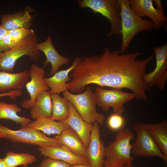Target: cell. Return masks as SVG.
<instances>
[{
  "instance_id": "obj_1",
  "label": "cell",
  "mask_w": 167,
  "mask_h": 167,
  "mask_svg": "<svg viewBox=\"0 0 167 167\" xmlns=\"http://www.w3.org/2000/svg\"><path fill=\"white\" fill-rule=\"evenodd\" d=\"M140 52L121 54L106 48L101 54L85 57L72 70L68 83L71 92L80 93L87 85L93 84L102 87L131 90L137 101H147L146 92L149 88L143 76L154 54L139 60Z\"/></svg>"
},
{
  "instance_id": "obj_2",
  "label": "cell",
  "mask_w": 167,
  "mask_h": 167,
  "mask_svg": "<svg viewBox=\"0 0 167 167\" xmlns=\"http://www.w3.org/2000/svg\"><path fill=\"white\" fill-rule=\"evenodd\" d=\"M121 8V35L122 43L120 52L124 53L127 50L132 39L138 33L149 31L153 28L150 19H143L131 8L129 0H118Z\"/></svg>"
},
{
  "instance_id": "obj_3",
  "label": "cell",
  "mask_w": 167,
  "mask_h": 167,
  "mask_svg": "<svg viewBox=\"0 0 167 167\" xmlns=\"http://www.w3.org/2000/svg\"><path fill=\"white\" fill-rule=\"evenodd\" d=\"M135 137L134 134L128 128L119 131L114 140L105 147L104 167H115L132 163L135 157L131 155V142Z\"/></svg>"
},
{
  "instance_id": "obj_4",
  "label": "cell",
  "mask_w": 167,
  "mask_h": 167,
  "mask_svg": "<svg viewBox=\"0 0 167 167\" xmlns=\"http://www.w3.org/2000/svg\"><path fill=\"white\" fill-rule=\"evenodd\" d=\"M63 94V97L73 105L85 122L93 124L96 122L99 125L103 124L105 116L97 111L95 94L90 87H88L81 93L74 94L67 90Z\"/></svg>"
},
{
  "instance_id": "obj_5",
  "label": "cell",
  "mask_w": 167,
  "mask_h": 167,
  "mask_svg": "<svg viewBox=\"0 0 167 167\" xmlns=\"http://www.w3.org/2000/svg\"><path fill=\"white\" fill-rule=\"evenodd\" d=\"M81 9L88 8L94 14L99 13L108 19L111 24V29L108 35H121V8L118 0H78Z\"/></svg>"
},
{
  "instance_id": "obj_6",
  "label": "cell",
  "mask_w": 167,
  "mask_h": 167,
  "mask_svg": "<svg viewBox=\"0 0 167 167\" xmlns=\"http://www.w3.org/2000/svg\"><path fill=\"white\" fill-rule=\"evenodd\" d=\"M38 43L35 34L26 38L14 48L0 52V71L12 72L17 60L24 56H29L33 62H37L40 57V51L36 47Z\"/></svg>"
},
{
  "instance_id": "obj_7",
  "label": "cell",
  "mask_w": 167,
  "mask_h": 167,
  "mask_svg": "<svg viewBox=\"0 0 167 167\" xmlns=\"http://www.w3.org/2000/svg\"><path fill=\"white\" fill-rule=\"evenodd\" d=\"M0 130L5 138L13 143H20L39 146L60 147L62 144L55 139L49 137L42 131L27 127H21L18 130H11L0 125Z\"/></svg>"
},
{
  "instance_id": "obj_8",
  "label": "cell",
  "mask_w": 167,
  "mask_h": 167,
  "mask_svg": "<svg viewBox=\"0 0 167 167\" xmlns=\"http://www.w3.org/2000/svg\"><path fill=\"white\" fill-rule=\"evenodd\" d=\"M94 93L98 106L104 111H108L112 107L114 113L120 115L125 111L123 105L135 97L133 93L124 92L116 88L107 89L97 87Z\"/></svg>"
},
{
  "instance_id": "obj_9",
  "label": "cell",
  "mask_w": 167,
  "mask_h": 167,
  "mask_svg": "<svg viewBox=\"0 0 167 167\" xmlns=\"http://www.w3.org/2000/svg\"><path fill=\"white\" fill-rule=\"evenodd\" d=\"M137 134L135 142L131 144V152L135 156L159 157L167 163V158L162 153L150 135L145 124L139 122L133 126Z\"/></svg>"
},
{
  "instance_id": "obj_10",
  "label": "cell",
  "mask_w": 167,
  "mask_h": 167,
  "mask_svg": "<svg viewBox=\"0 0 167 167\" xmlns=\"http://www.w3.org/2000/svg\"><path fill=\"white\" fill-rule=\"evenodd\" d=\"M155 54L156 66L152 71L145 73L143 80L149 87L156 85L164 90L167 79V43L163 45L155 46L153 49Z\"/></svg>"
},
{
  "instance_id": "obj_11",
  "label": "cell",
  "mask_w": 167,
  "mask_h": 167,
  "mask_svg": "<svg viewBox=\"0 0 167 167\" xmlns=\"http://www.w3.org/2000/svg\"><path fill=\"white\" fill-rule=\"evenodd\" d=\"M45 69L35 64H32L29 71L30 81L27 82L25 87L30 96V99L23 102L22 106L26 109L31 108L35 103L38 95L44 91H49L50 88L45 83L44 76Z\"/></svg>"
},
{
  "instance_id": "obj_12",
  "label": "cell",
  "mask_w": 167,
  "mask_h": 167,
  "mask_svg": "<svg viewBox=\"0 0 167 167\" xmlns=\"http://www.w3.org/2000/svg\"><path fill=\"white\" fill-rule=\"evenodd\" d=\"M131 6L139 16L148 17L153 23V28L160 30L166 28L167 17L153 5L152 0H129Z\"/></svg>"
},
{
  "instance_id": "obj_13",
  "label": "cell",
  "mask_w": 167,
  "mask_h": 167,
  "mask_svg": "<svg viewBox=\"0 0 167 167\" xmlns=\"http://www.w3.org/2000/svg\"><path fill=\"white\" fill-rule=\"evenodd\" d=\"M105 148L104 141L101 138L99 124L95 123L93 124L90 141L87 149L91 167H104Z\"/></svg>"
},
{
  "instance_id": "obj_14",
  "label": "cell",
  "mask_w": 167,
  "mask_h": 167,
  "mask_svg": "<svg viewBox=\"0 0 167 167\" xmlns=\"http://www.w3.org/2000/svg\"><path fill=\"white\" fill-rule=\"evenodd\" d=\"M38 150L45 157L61 161L70 165L89 164L87 158L75 154L64 145L60 147L39 146Z\"/></svg>"
},
{
  "instance_id": "obj_15",
  "label": "cell",
  "mask_w": 167,
  "mask_h": 167,
  "mask_svg": "<svg viewBox=\"0 0 167 167\" xmlns=\"http://www.w3.org/2000/svg\"><path fill=\"white\" fill-rule=\"evenodd\" d=\"M36 47L45 55L46 59L43 64L44 67L47 66L49 63L51 64L49 75L51 76L58 71L60 67L70 62L69 58L61 55L58 52L52 43L51 37L50 35L44 41L38 42Z\"/></svg>"
},
{
  "instance_id": "obj_16",
  "label": "cell",
  "mask_w": 167,
  "mask_h": 167,
  "mask_svg": "<svg viewBox=\"0 0 167 167\" xmlns=\"http://www.w3.org/2000/svg\"><path fill=\"white\" fill-rule=\"evenodd\" d=\"M69 116L62 122L68 124L78 135L87 149L91 140L93 124L85 122L78 113L73 105L68 101Z\"/></svg>"
},
{
  "instance_id": "obj_17",
  "label": "cell",
  "mask_w": 167,
  "mask_h": 167,
  "mask_svg": "<svg viewBox=\"0 0 167 167\" xmlns=\"http://www.w3.org/2000/svg\"><path fill=\"white\" fill-rule=\"evenodd\" d=\"M80 57L76 56L72 65L67 69L58 71L49 78H44L45 82L50 88L48 91L50 94H58L68 90V82L71 79L69 76V73L74 69L81 60Z\"/></svg>"
},
{
  "instance_id": "obj_18",
  "label": "cell",
  "mask_w": 167,
  "mask_h": 167,
  "mask_svg": "<svg viewBox=\"0 0 167 167\" xmlns=\"http://www.w3.org/2000/svg\"><path fill=\"white\" fill-rule=\"evenodd\" d=\"M29 71L12 73L0 71V92L21 90L29 78Z\"/></svg>"
},
{
  "instance_id": "obj_19",
  "label": "cell",
  "mask_w": 167,
  "mask_h": 167,
  "mask_svg": "<svg viewBox=\"0 0 167 167\" xmlns=\"http://www.w3.org/2000/svg\"><path fill=\"white\" fill-rule=\"evenodd\" d=\"M29 8L13 14L2 15L1 18V24L8 31L20 28H29L33 17L30 14L31 9Z\"/></svg>"
},
{
  "instance_id": "obj_20",
  "label": "cell",
  "mask_w": 167,
  "mask_h": 167,
  "mask_svg": "<svg viewBox=\"0 0 167 167\" xmlns=\"http://www.w3.org/2000/svg\"><path fill=\"white\" fill-rule=\"evenodd\" d=\"M54 138L75 154L88 158L87 149L80 137L71 127L64 130Z\"/></svg>"
},
{
  "instance_id": "obj_21",
  "label": "cell",
  "mask_w": 167,
  "mask_h": 167,
  "mask_svg": "<svg viewBox=\"0 0 167 167\" xmlns=\"http://www.w3.org/2000/svg\"><path fill=\"white\" fill-rule=\"evenodd\" d=\"M26 126L40 131L48 135H59L63 131L70 127L64 122H57L50 118H43L31 121Z\"/></svg>"
},
{
  "instance_id": "obj_22",
  "label": "cell",
  "mask_w": 167,
  "mask_h": 167,
  "mask_svg": "<svg viewBox=\"0 0 167 167\" xmlns=\"http://www.w3.org/2000/svg\"><path fill=\"white\" fill-rule=\"evenodd\" d=\"M147 130L162 153L167 158V121L145 123Z\"/></svg>"
},
{
  "instance_id": "obj_23",
  "label": "cell",
  "mask_w": 167,
  "mask_h": 167,
  "mask_svg": "<svg viewBox=\"0 0 167 167\" xmlns=\"http://www.w3.org/2000/svg\"><path fill=\"white\" fill-rule=\"evenodd\" d=\"M31 108V116L32 118H50L52 105L50 94L48 91H44L40 93Z\"/></svg>"
},
{
  "instance_id": "obj_24",
  "label": "cell",
  "mask_w": 167,
  "mask_h": 167,
  "mask_svg": "<svg viewBox=\"0 0 167 167\" xmlns=\"http://www.w3.org/2000/svg\"><path fill=\"white\" fill-rule=\"evenodd\" d=\"M22 109L16 104L0 101V119H10L19 124L21 127L26 126L31 121L28 118L21 117L17 113Z\"/></svg>"
},
{
  "instance_id": "obj_25",
  "label": "cell",
  "mask_w": 167,
  "mask_h": 167,
  "mask_svg": "<svg viewBox=\"0 0 167 167\" xmlns=\"http://www.w3.org/2000/svg\"><path fill=\"white\" fill-rule=\"evenodd\" d=\"M52 101V115L50 118L53 120L62 122L68 119L70 111L68 101L57 93L50 94Z\"/></svg>"
},
{
  "instance_id": "obj_26",
  "label": "cell",
  "mask_w": 167,
  "mask_h": 167,
  "mask_svg": "<svg viewBox=\"0 0 167 167\" xmlns=\"http://www.w3.org/2000/svg\"><path fill=\"white\" fill-rule=\"evenodd\" d=\"M4 158L8 167H15L18 166H27L36 161V157L29 153H17L8 152Z\"/></svg>"
},
{
  "instance_id": "obj_27",
  "label": "cell",
  "mask_w": 167,
  "mask_h": 167,
  "mask_svg": "<svg viewBox=\"0 0 167 167\" xmlns=\"http://www.w3.org/2000/svg\"><path fill=\"white\" fill-rule=\"evenodd\" d=\"M11 36L15 39L22 41L28 36L35 34L33 30L30 28H20L8 31Z\"/></svg>"
},
{
  "instance_id": "obj_28",
  "label": "cell",
  "mask_w": 167,
  "mask_h": 167,
  "mask_svg": "<svg viewBox=\"0 0 167 167\" xmlns=\"http://www.w3.org/2000/svg\"><path fill=\"white\" fill-rule=\"evenodd\" d=\"M124 120L122 115L113 113L109 117L108 124L109 127L113 130H117L123 126Z\"/></svg>"
},
{
  "instance_id": "obj_29",
  "label": "cell",
  "mask_w": 167,
  "mask_h": 167,
  "mask_svg": "<svg viewBox=\"0 0 167 167\" xmlns=\"http://www.w3.org/2000/svg\"><path fill=\"white\" fill-rule=\"evenodd\" d=\"M70 165L63 161L48 157L44 159L38 167H70Z\"/></svg>"
},
{
  "instance_id": "obj_30",
  "label": "cell",
  "mask_w": 167,
  "mask_h": 167,
  "mask_svg": "<svg viewBox=\"0 0 167 167\" xmlns=\"http://www.w3.org/2000/svg\"><path fill=\"white\" fill-rule=\"evenodd\" d=\"M21 42L14 38L9 33L8 31L3 39L4 45L9 50L14 48Z\"/></svg>"
},
{
  "instance_id": "obj_31",
  "label": "cell",
  "mask_w": 167,
  "mask_h": 167,
  "mask_svg": "<svg viewBox=\"0 0 167 167\" xmlns=\"http://www.w3.org/2000/svg\"><path fill=\"white\" fill-rule=\"evenodd\" d=\"M8 31L2 25H0V53L7 51L9 49L3 43V39Z\"/></svg>"
},
{
  "instance_id": "obj_32",
  "label": "cell",
  "mask_w": 167,
  "mask_h": 167,
  "mask_svg": "<svg viewBox=\"0 0 167 167\" xmlns=\"http://www.w3.org/2000/svg\"><path fill=\"white\" fill-rule=\"evenodd\" d=\"M23 93L21 90L11 91L9 92L0 93V97L8 96L12 100L15 99L17 97L21 96Z\"/></svg>"
},
{
  "instance_id": "obj_33",
  "label": "cell",
  "mask_w": 167,
  "mask_h": 167,
  "mask_svg": "<svg viewBox=\"0 0 167 167\" xmlns=\"http://www.w3.org/2000/svg\"><path fill=\"white\" fill-rule=\"evenodd\" d=\"M154 2L157 6V9L160 11L161 13L164 14L163 9L162 7L161 1L160 0H153Z\"/></svg>"
},
{
  "instance_id": "obj_34",
  "label": "cell",
  "mask_w": 167,
  "mask_h": 167,
  "mask_svg": "<svg viewBox=\"0 0 167 167\" xmlns=\"http://www.w3.org/2000/svg\"><path fill=\"white\" fill-rule=\"evenodd\" d=\"M70 167H91L89 164H75L70 165Z\"/></svg>"
},
{
  "instance_id": "obj_35",
  "label": "cell",
  "mask_w": 167,
  "mask_h": 167,
  "mask_svg": "<svg viewBox=\"0 0 167 167\" xmlns=\"http://www.w3.org/2000/svg\"><path fill=\"white\" fill-rule=\"evenodd\" d=\"M0 167H8L4 161V158H0Z\"/></svg>"
},
{
  "instance_id": "obj_36",
  "label": "cell",
  "mask_w": 167,
  "mask_h": 167,
  "mask_svg": "<svg viewBox=\"0 0 167 167\" xmlns=\"http://www.w3.org/2000/svg\"><path fill=\"white\" fill-rule=\"evenodd\" d=\"M115 167H135L132 163Z\"/></svg>"
},
{
  "instance_id": "obj_37",
  "label": "cell",
  "mask_w": 167,
  "mask_h": 167,
  "mask_svg": "<svg viewBox=\"0 0 167 167\" xmlns=\"http://www.w3.org/2000/svg\"><path fill=\"white\" fill-rule=\"evenodd\" d=\"M5 138V136L4 134L0 130V139Z\"/></svg>"
},
{
  "instance_id": "obj_38",
  "label": "cell",
  "mask_w": 167,
  "mask_h": 167,
  "mask_svg": "<svg viewBox=\"0 0 167 167\" xmlns=\"http://www.w3.org/2000/svg\"><path fill=\"white\" fill-rule=\"evenodd\" d=\"M164 167H167V164L166 163V164H165V166Z\"/></svg>"
}]
</instances>
